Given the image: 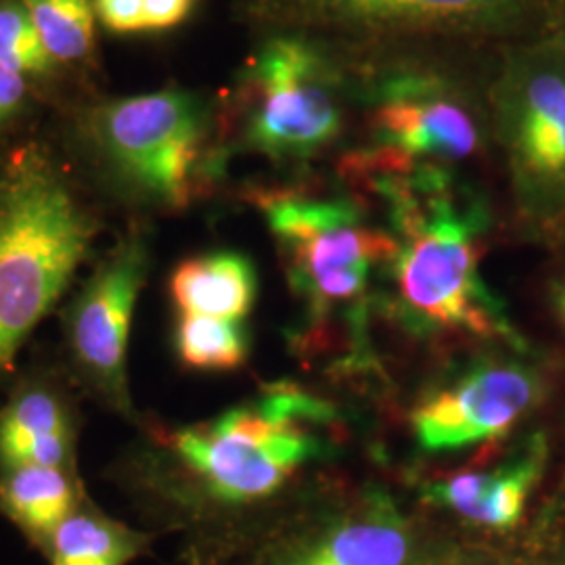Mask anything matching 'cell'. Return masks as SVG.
<instances>
[{
    "label": "cell",
    "mask_w": 565,
    "mask_h": 565,
    "mask_svg": "<svg viewBox=\"0 0 565 565\" xmlns=\"http://www.w3.org/2000/svg\"><path fill=\"white\" fill-rule=\"evenodd\" d=\"M329 419V408L300 387L268 385L207 422L147 425L109 476L168 524H224L270 503L300 467L321 457Z\"/></svg>",
    "instance_id": "obj_1"
},
{
    "label": "cell",
    "mask_w": 565,
    "mask_h": 565,
    "mask_svg": "<svg viewBox=\"0 0 565 565\" xmlns=\"http://www.w3.org/2000/svg\"><path fill=\"white\" fill-rule=\"evenodd\" d=\"M102 231L90 203L41 142L0 149V387L36 327L63 302Z\"/></svg>",
    "instance_id": "obj_2"
},
{
    "label": "cell",
    "mask_w": 565,
    "mask_h": 565,
    "mask_svg": "<svg viewBox=\"0 0 565 565\" xmlns=\"http://www.w3.org/2000/svg\"><path fill=\"white\" fill-rule=\"evenodd\" d=\"M446 182L436 168L404 170L382 182L403 235L392 260L398 294L427 323L515 340L478 270L484 212L455 202Z\"/></svg>",
    "instance_id": "obj_3"
},
{
    "label": "cell",
    "mask_w": 565,
    "mask_h": 565,
    "mask_svg": "<svg viewBox=\"0 0 565 565\" xmlns=\"http://www.w3.org/2000/svg\"><path fill=\"white\" fill-rule=\"evenodd\" d=\"M205 132L202 102L177 88L105 103L90 118L109 181L126 198L163 210H181L200 195Z\"/></svg>",
    "instance_id": "obj_4"
},
{
    "label": "cell",
    "mask_w": 565,
    "mask_h": 565,
    "mask_svg": "<svg viewBox=\"0 0 565 565\" xmlns=\"http://www.w3.org/2000/svg\"><path fill=\"white\" fill-rule=\"evenodd\" d=\"M147 273V242L139 231H128L60 312L61 366L78 392L124 419H135L128 338Z\"/></svg>",
    "instance_id": "obj_5"
},
{
    "label": "cell",
    "mask_w": 565,
    "mask_h": 565,
    "mask_svg": "<svg viewBox=\"0 0 565 565\" xmlns=\"http://www.w3.org/2000/svg\"><path fill=\"white\" fill-rule=\"evenodd\" d=\"M490 111L515 181L541 210L565 202V36L511 46L490 90Z\"/></svg>",
    "instance_id": "obj_6"
},
{
    "label": "cell",
    "mask_w": 565,
    "mask_h": 565,
    "mask_svg": "<svg viewBox=\"0 0 565 565\" xmlns=\"http://www.w3.org/2000/svg\"><path fill=\"white\" fill-rule=\"evenodd\" d=\"M245 142L273 160H303L342 130L340 82L317 44L277 36L243 74Z\"/></svg>",
    "instance_id": "obj_7"
},
{
    "label": "cell",
    "mask_w": 565,
    "mask_h": 565,
    "mask_svg": "<svg viewBox=\"0 0 565 565\" xmlns=\"http://www.w3.org/2000/svg\"><path fill=\"white\" fill-rule=\"evenodd\" d=\"M260 205L289 281L319 310L359 302L373 268L396 256V239L373 228L352 203L270 193Z\"/></svg>",
    "instance_id": "obj_8"
},
{
    "label": "cell",
    "mask_w": 565,
    "mask_h": 565,
    "mask_svg": "<svg viewBox=\"0 0 565 565\" xmlns=\"http://www.w3.org/2000/svg\"><path fill=\"white\" fill-rule=\"evenodd\" d=\"M371 132L392 170L463 162L482 142L471 105L450 84L425 72L390 74L371 93Z\"/></svg>",
    "instance_id": "obj_9"
},
{
    "label": "cell",
    "mask_w": 565,
    "mask_h": 565,
    "mask_svg": "<svg viewBox=\"0 0 565 565\" xmlns=\"http://www.w3.org/2000/svg\"><path fill=\"white\" fill-rule=\"evenodd\" d=\"M303 21L363 34L511 36L534 25L548 32L565 0H285Z\"/></svg>",
    "instance_id": "obj_10"
},
{
    "label": "cell",
    "mask_w": 565,
    "mask_h": 565,
    "mask_svg": "<svg viewBox=\"0 0 565 565\" xmlns=\"http://www.w3.org/2000/svg\"><path fill=\"white\" fill-rule=\"evenodd\" d=\"M543 392L541 375L525 364H482L415 411V436L431 452L501 438L539 406Z\"/></svg>",
    "instance_id": "obj_11"
},
{
    "label": "cell",
    "mask_w": 565,
    "mask_h": 565,
    "mask_svg": "<svg viewBox=\"0 0 565 565\" xmlns=\"http://www.w3.org/2000/svg\"><path fill=\"white\" fill-rule=\"evenodd\" d=\"M247 565H429L415 525L371 497L303 532L264 545Z\"/></svg>",
    "instance_id": "obj_12"
},
{
    "label": "cell",
    "mask_w": 565,
    "mask_h": 565,
    "mask_svg": "<svg viewBox=\"0 0 565 565\" xmlns=\"http://www.w3.org/2000/svg\"><path fill=\"white\" fill-rule=\"evenodd\" d=\"M63 366L21 371L0 404V467L44 465L78 473L81 408Z\"/></svg>",
    "instance_id": "obj_13"
},
{
    "label": "cell",
    "mask_w": 565,
    "mask_h": 565,
    "mask_svg": "<svg viewBox=\"0 0 565 565\" xmlns=\"http://www.w3.org/2000/svg\"><path fill=\"white\" fill-rule=\"evenodd\" d=\"M545 463V438L536 434L505 463L484 471L457 473L427 486L425 501L455 513L463 522L507 534L522 524Z\"/></svg>",
    "instance_id": "obj_14"
},
{
    "label": "cell",
    "mask_w": 565,
    "mask_h": 565,
    "mask_svg": "<svg viewBox=\"0 0 565 565\" xmlns=\"http://www.w3.org/2000/svg\"><path fill=\"white\" fill-rule=\"evenodd\" d=\"M86 497L81 473L44 465L0 467V515L42 555L61 522Z\"/></svg>",
    "instance_id": "obj_15"
},
{
    "label": "cell",
    "mask_w": 565,
    "mask_h": 565,
    "mask_svg": "<svg viewBox=\"0 0 565 565\" xmlns=\"http://www.w3.org/2000/svg\"><path fill=\"white\" fill-rule=\"evenodd\" d=\"M170 298L181 315L242 321L256 300V273L235 252L182 260L170 277Z\"/></svg>",
    "instance_id": "obj_16"
},
{
    "label": "cell",
    "mask_w": 565,
    "mask_h": 565,
    "mask_svg": "<svg viewBox=\"0 0 565 565\" xmlns=\"http://www.w3.org/2000/svg\"><path fill=\"white\" fill-rule=\"evenodd\" d=\"M153 532L111 518L86 497L55 530L44 551L49 565H130L151 553Z\"/></svg>",
    "instance_id": "obj_17"
},
{
    "label": "cell",
    "mask_w": 565,
    "mask_h": 565,
    "mask_svg": "<svg viewBox=\"0 0 565 565\" xmlns=\"http://www.w3.org/2000/svg\"><path fill=\"white\" fill-rule=\"evenodd\" d=\"M174 345L181 363L195 371H235L249 352L242 321L193 315L179 317Z\"/></svg>",
    "instance_id": "obj_18"
},
{
    "label": "cell",
    "mask_w": 565,
    "mask_h": 565,
    "mask_svg": "<svg viewBox=\"0 0 565 565\" xmlns=\"http://www.w3.org/2000/svg\"><path fill=\"white\" fill-rule=\"evenodd\" d=\"M55 63L84 61L95 42L93 0H20Z\"/></svg>",
    "instance_id": "obj_19"
},
{
    "label": "cell",
    "mask_w": 565,
    "mask_h": 565,
    "mask_svg": "<svg viewBox=\"0 0 565 565\" xmlns=\"http://www.w3.org/2000/svg\"><path fill=\"white\" fill-rule=\"evenodd\" d=\"M0 63L25 81L46 78L57 65L20 0H0Z\"/></svg>",
    "instance_id": "obj_20"
},
{
    "label": "cell",
    "mask_w": 565,
    "mask_h": 565,
    "mask_svg": "<svg viewBox=\"0 0 565 565\" xmlns=\"http://www.w3.org/2000/svg\"><path fill=\"white\" fill-rule=\"evenodd\" d=\"M105 28L120 34L145 32V0H95Z\"/></svg>",
    "instance_id": "obj_21"
},
{
    "label": "cell",
    "mask_w": 565,
    "mask_h": 565,
    "mask_svg": "<svg viewBox=\"0 0 565 565\" xmlns=\"http://www.w3.org/2000/svg\"><path fill=\"white\" fill-rule=\"evenodd\" d=\"M195 0H145V32H162L179 25Z\"/></svg>",
    "instance_id": "obj_22"
},
{
    "label": "cell",
    "mask_w": 565,
    "mask_h": 565,
    "mask_svg": "<svg viewBox=\"0 0 565 565\" xmlns=\"http://www.w3.org/2000/svg\"><path fill=\"white\" fill-rule=\"evenodd\" d=\"M25 102V78L0 63V128L15 118Z\"/></svg>",
    "instance_id": "obj_23"
},
{
    "label": "cell",
    "mask_w": 565,
    "mask_h": 565,
    "mask_svg": "<svg viewBox=\"0 0 565 565\" xmlns=\"http://www.w3.org/2000/svg\"><path fill=\"white\" fill-rule=\"evenodd\" d=\"M553 308H555L557 317L562 319V323L565 324V282H559L553 291Z\"/></svg>",
    "instance_id": "obj_24"
},
{
    "label": "cell",
    "mask_w": 565,
    "mask_h": 565,
    "mask_svg": "<svg viewBox=\"0 0 565 565\" xmlns=\"http://www.w3.org/2000/svg\"><path fill=\"white\" fill-rule=\"evenodd\" d=\"M181 565H218L216 562H212V559H207V557H203L200 555L198 551H191L189 548V553H186V557H184V562Z\"/></svg>",
    "instance_id": "obj_25"
},
{
    "label": "cell",
    "mask_w": 565,
    "mask_h": 565,
    "mask_svg": "<svg viewBox=\"0 0 565 565\" xmlns=\"http://www.w3.org/2000/svg\"><path fill=\"white\" fill-rule=\"evenodd\" d=\"M445 565H507L503 562H497V559H486V557H473V559H459V562H452V564Z\"/></svg>",
    "instance_id": "obj_26"
},
{
    "label": "cell",
    "mask_w": 565,
    "mask_h": 565,
    "mask_svg": "<svg viewBox=\"0 0 565 565\" xmlns=\"http://www.w3.org/2000/svg\"><path fill=\"white\" fill-rule=\"evenodd\" d=\"M551 32H557V34H564L565 36V4L564 9H562V13H559V18L555 21V28H553Z\"/></svg>",
    "instance_id": "obj_27"
},
{
    "label": "cell",
    "mask_w": 565,
    "mask_h": 565,
    "mask_svg": "<svg viewBox=\"0 0 565 565\" xmlns=\"http://www.w3.org/2000/svg\"><path fill=\"white\" fill-rule=\"evenodd\" d=\"M543 565H565V546L562 548V551H557L546 564Z\"/></svg>",
    "instance_id": "obj_28"
}]
</instances>
